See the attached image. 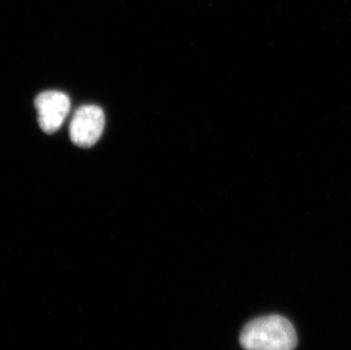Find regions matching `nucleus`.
<instances>
[{"label":"nucleus","mask_w":351,"mask_h":350,"mask_svg":"<svg viewBox=\"0 0 351 350\" xmlns=\"http://www.w3.org/2000/svg\"><path fill=\"white\" fill-rule=\"evenodd\" d=\"M240 344L245 350H293L297 334L285 317L269 315L249 322L240 334Z\"/></svg>","instance_id":"obj_1"},{"label":"nucleus","mask_w":351,"mask_h":350,"mask_svg":"<svg viewBox=\"0 0 351 350\" xmlns=\"http://www.w3.org/2000/svg\"><path fill=\"white\" fill-rule=\"evenodd\" d=\"M104 126L103 109L98 106H82L75 112L71 122V140L82 148L93 147L103 135Z\"/></svg>","instance_id":"obj_2"},{"label":"nucleus","mask_w":351,"mask_h":350,"mask_svg":"<svg viewBox=\"0 0 351 350\" xmlns=\"http://www.w3.org/2000/svg\"><path fill=\"white\" fill-rule=\"evenodd\" d=\"M39 114V126L43 132L51 135L58 131L69 115L70 98L60 91H45L34 100Z\"/></svg>","instance_id":"obj_3"}]
</instances>
